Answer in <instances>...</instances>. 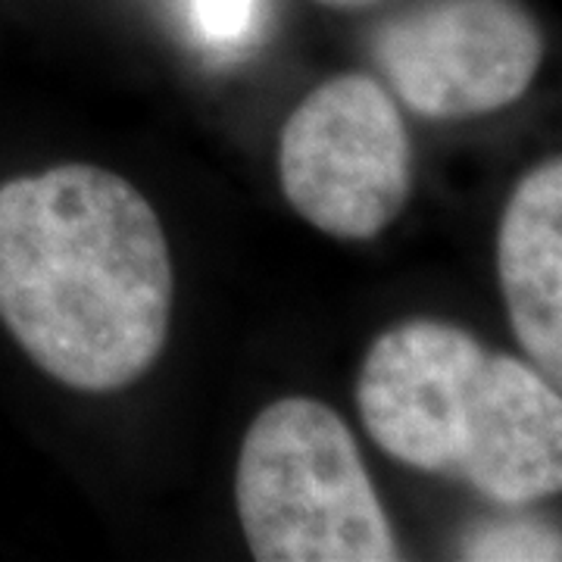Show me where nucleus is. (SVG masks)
<instances>
[{
    "instance_id": "obj_1",
    "label": "nucleus",
    "mask_w": 562,
    "mask_h": 562,
    "mask_svg": "<svg viewBox=\"0 0 562 562\" xmlns=\"http://www.w3.org/2000/svg\"><path fill=\"white\" fill-rule=\"evenodd\" d=\"M172 260L132 181L69 162L0 184V322L72 391L110 394L160 360Z\"/></svg>"
},
{
    "instance_id": "obj_2",
    "label": "nucleus",
    "mask_w": 562,
    "mask_h": 562,
    "mask_svg": "<svg viewBox=\"0 0 562 562\" xmlns=\"http://www.w3.org/2000/svg\"><path fill=\"white\" fill-rule=\"evenodd\" d=\"M369 438L391 460L460 479L503 506L562 487V401L557 384L465 328L409 319L382 331L357 379Z\"/></svg>"
},
{
    "instance_id": "obj_3",
    "label": "nucleus",
    "mask_w": 562,
    "mask_h": 562,
    "mask_svg": "<svg viewBox=\"0 0 562 562\" xmlns=\"http://www.w3.org/2000/svg\"><path fill=\"white\" fill-rule=\"evenodd\" d=\"M235 501L254 560H401L347 422L313 397L269 403L250 422Z\"/></svg>"
},
{
    "instance_id": "obj_4",
    "label": "nucleus",
    "mask_w": 562,
    "mask_h": 562,
    "mask_svg": "<svg viewBox=\"0 0 562 562\" xmlns=\"http://www.w3.org/2000/svg\"><path fill=\"white\" fill-rule=\"evenodd\" d=\"M409 162L397 103L360 72L319 85L281 128L284 198L313 228L341 241H369L401 216Z\"/></svg>"
},
{
    "instance_id": "obj_5",
    "label": "nucleus",
    "mask_w": 562,
    "mask_h": 562,
    "mask_svg": "<svg viewBox=\"0 0 562 562\" xmlns=\"http://www.w3.org/2000/svg\"><path fill=\"white\" fill-rule=\"evenodd\" d=\"M413 113L472 120L516 103L543 63V35L519 0H422L372 41Z\"/></svg>"
},
{
    "instance_id": "obj_6",
    "label": "nucleus",
    "mask_w": 562,
    "mask_h": 562,
    "mask_svg": "<svg viewBox=\"0 0 562 562\" xmlns=\"http://www.w3.org/2000/svg\"><path fill=\"white\" fill-rule=\"evenodd\" d=\"M497 276L525 357L562 379V160L525 172L497 232Z\"/></svg>"
},
{
    "instance_id": "obj_7",
    "label": "nucleus",
    "mask_w": 562,
    "mask_h": 562,
    "mask_svg": "<svg viewBox=\"0 0 562 562\" xmlns=\"http://www.w3.org/2000/svg\"><path fill=\"white\" fill-rule=\"evenodd\" d=\"M465 560H560V538L535 522H491L462 543Z\"/></svg>"
},
{
    "instance_id": "obj_8",
    "label": "nucleus",
    "mask_w": 562,
    "mask_h": 562,
    "mask_svg": "<svg viewBox=\"0 0 562 562\" xmlns=\"http://www.w3.org/2000/svg\"><path fill=\"white\" fill-rule=\"evenodd\" d=\"M194 25L210 50H238L257 25V0H194Z\"/></svg>"
},
{
    "instance_id": "obj_9",
    "label": "nucleus",
    "mask_w": 562,
    "mask_h": 562,
    "mask_svg": "<svg viewBox=\"0 0 562 562\" xmlns=\"http://www.w3.org/2000/svg\"><path fill=\"white\" fill-rule=\"evenodd\" d=\"M322 7H331V10H366V7H375L379 0H316Z\"/></svg>"
}]
</instances>
